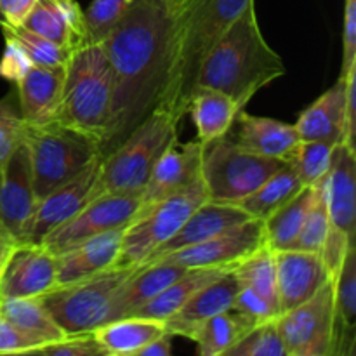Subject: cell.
Wrapping results in <instances>:
<instances>
[{
  "instance_id": "9a60e30c",
  "label": "cell",
  "mask_w": 356,
  "mask_h": 356,
  "mask_svg": "<svg viewBox=\"0 0 356 356\" xmlns=\"http://www.w3.org/2000/svg\"><path fill=\"white\" fill-rule=\"evenodd\" d=\"M56 287V254L44 243L19 242L0 270V299L40 298Z\"/></svg>"
},
{
  "instance_id": "4dcf8cb0",
  "label": "cell",
  "mask_w": 356,
  "mask_h": 356,
  "mask_svg": "<svg viewBox=\"0 0 356 356\" xmlns=\"http://www.w3.org/2000/svg\"><path fill=\"white\" fill-rule=\"evenodd\" d=\"M0 315L28 337L37 341L40 348L66 336L47 308L42 305L40 298L0 299Z\"/></svg>"
},
{
  "instance_id": "816d5d0a",
  "label": "cell",
  "mask_w": 356,
  "mask_h": 356,
  "mask_svg": "<svg viewBox=\"0 0 356 356\" xmlns=\"http://www.w3.org/2000/svg\"><path fill=\"white\" fill-rule=\"evenodd\" d=\"M3 26H6V21H3L2 13H0V28H3Z\"/></svg>"
},
{
  "instance_id": "4316f807",
  "label": "cell",
  "mask_w": 356,
  "mask_h": 356,
  "mask_svg": "<svg viewBox=\"0 0 356 356\" xmlns=\"http://www.w3.org/2000/svg\"><path fill=\"white\" fill-rule=\"evenodd\" d=\"M165 322L145 316H124L92 330L104 356H138L153 339L165 334Z\"/></svg>"
},
{
  "instance_id": "8992f818",
  "label": "cell",
  "mask_w": 356,
  "mask_h": 356,
  "mask_svg": "<svg viewBox=\"0 0 356 356\" xmlns=\"http://www.w3.org/2000/svg\"><path fill=\"white\" fill-rule=\"evenodd\" d=\"M24 145L30 156L37 202L103 156L101 146L94 139L58 122L26 125Z\"/></svg>"
},
{
  "instance_id": "8fae6325",
  "label": "cell",
  "mask_w": 356,
  "mask_h": 356,
  "mask_svg": "<svg viewBox=\"0 0 356 356\" xmlns=\"http://www.w3.org/2000/svg\"><path fill=\"white\" fill-rule=\"evenodd\" d=\"M356 65L339 76L296 120L301 141H330L355 148Z\"/></svg>"
},
{
  "instance_id": "ba28073f",
  "label": "cell",
  "mask_w": 356,
  "mask_h": 356,
  "mask_svg": "<svg viewBox=\"0 0 356 356\" xmlns=\"http://www.w3.org/2000/svg\"><path fill=\"white\" fill-rule=\"evenodd\" d=\"M136 268L113 266L72 284L56 285L40 296V301L66 336L92 332L106 323L115 294Z\"/></svg>"
},
{
  "instance_id": "6da1fadb",
  "label": "cell",
  "mask_w": 356,
  "mask_h": 356,
  "mask_svg": "<svg viewBox=\"0 0 356 356\" xmlns=\"http://www.w3.org/2000/svg\"><path fill=\"white\" fill-rule=\"evenodd\" d=\"M181 0H134L103 42L113 79L111 118L101 152L117 148L156 108Z\"/></svg>"
},
{
  "instance_id": "2e32d148",
  "label": "cell",
  "mask_w": 356,
  "mask_h": 356,
  "mask_svg": "<svg viewBox=\"0 0 356 356\" xmlns=\"http://www.w3.org/2000/svg\"><path fill=\"white\" fill-rule=\"evenodd\" d=\"M37 207L30 156L24 139L0 163V225L21 240L24 226Z\"/></svg>"
},
{
  "instance_id": "1f68e13d",
  "label": "cell",
  "mask_w": 356,
  "mask_h": 356,
  "mask_svg": "<svg viewBox=\"0 0 356 356\" xmlns=\"http://www.w3.org/2000/svg\"><path fill=\"white\" fill-rule=\"evenodd\" d=\"M302 188H305V184L301 183L294 167L287 163L236 205L249 218L266 221L275 211H278L282 205L287 204Z\"/></svg>"
},
{
  "instance_id": "5bb4252c",
  "label": "cell",
  "mask_w": 356,
  "mask_h": 356,
  "mask_svg": "<svg viewBox=\"0 0 356 356\" xmlns=\"http://www.w3.org/2000/svg\"><path fill=\"white\" fill-rule=\"evenodd\" d=\"M263 245H266L264 221L250 218L233 228L211 236L205 242L176 250L160 261L176 263L184 268H235L240 261H243Z\"/></svg>"
},
{
  "instance_id": "7c38bea8",
  "label": "cell",
  "mask_w": 356,
  "mask_h": 356,
  "mask_svg": "<svg viewBox=\"0 0 356 356\" xmlns=\"http://www.w3.org/2000/svg\"><path fill=\"white\" fill-rule=\"evenodd\" d=\"M141 209V193L103 191L90 200L79 214L49 233L42 243L52 254H61L83 240L127 226Z\"/></svg>"
},
{
  "instance_id": "7bdbcfd3",
  "label": "cell",
  "mask_w": 356,
  "mask_h": 356,
  "mask_svg": "<svg viewBox=\"0 0 356 356\" xmlns=\"http://www.w3.org/2000/svg\"><path fill=\"white\" fill-rule=\"evenodd\" d=\"M236 315L242 316L245 322H249L250 325L256 327L259 323L268 322V320L277 318L278 313L264 301L261 296H257L256 292L250 291L249 287H242L240 285L238 292L235 296V301H233L232 308Z\"/></svg>"
},
{
  "instance_id": "e575fe53",
  "label": "cell",
  "mask_w": 356,
  "mask_h": 356,
  "mask_svg": "<svg viewBox=\"0 0 356 356\" xmlns=\"http://www.w3.org/2000/svg\"><path fill=\"white\" fill-rule=\"evenodd\" d=\"M250 329L254 327L249 322L226 309L204 323L193 343L200 356H225Z\"/></svg>"
},
{
  "instance_id": "7402d4cb",
  "label": "cell",
  "mask_w": 356,
  "mask_h": 356,
  "mask_svg": "<svg viewBox=\"0 0 356 356\" xmlns=\"http://www.w3.org/2000/svg\"><path fill=\"white\" fill-rule=\"evenodd\" d=\"M247 219L250 218L238 205L216 204V202L207 200L184 221V225L177 229V233L172 238L167 240L155 252L149 254L141 266L156 263L162 257L169 256V254L176 252V250L184 249V247H191L200 242H205L211 236L218 235V233L225 232V229L233 228V226L240 225V222L247 221Z\"/></svg>"
},
{
  "instance_id": "3957f363",
  "label": "cell",
  "mask_w": 356,
  "mask_h": 356,
  "mask_svg": "<svg viewBox=\"0 0 356 356\" xmlns=\"http://www.w3.org/2000/svg\"><path fill=\"white\" fill-rule=\"evenodd\" d=\"M285 72L284 59L263 37L252 2L209 52L198 72L197 87L219 90L245 110L261 89Z\"/></svg>"
},
{
  "instance_id": "8d00e7d4",
  "label": "cell",
  "mask_w": 356,
  "mask_h": 356,
  "mask_svg": "<svg viewBox=\"0 0 356 356\" xmlns=\"http://www.w3.org/2000/svg\"><path fill=\"white\" fill-rule=\"evenodd\" d=\"M323 181L322 183L315 184V200H313L312 207H309L308 214H306L302 228L301 232H299V236L294 242V245H292V249L308 250V252H320L323 243H325V238L327 235H329L332 225H330V216L329 207H327Z\"/></svg>"
},
{
  "instance_id": "d6a6232c",
  "label": "cell",
  "mask_w": 356,
  "mask_h": 356,
  "mask_svg": "<svg viewBox=\"0 0 356 356\" xmlns=\"http://www.w3.org/2000/svg\"><path fill=\"white\" fill-rule=\"evenodd\" d=\"M316 188L305 186L296 197H292L287 204L275 211L264 221V233H266V245L273 250L292 249L298 240L299 232L302 228L306 214L315 200Z\"/></svg>"
},
{
  "instance_id": "d4e9b609",
  "label": "cell",
  "mask_w": 356,
  "mask_h": 356,
  "mask_svg": "<svg viewBox=\"0 0 356 356\" xmlns=\"http://www.w3.org/2000/svg\"><path fill=\"white\" fill-rule=\"evenodd\" d=\"M23 26L68 51L87 42L83 9L76 0H37Z\"/></svg>"
},
{
  "instance_id": "5b68a950",
  "label": "cell",
  "mask_w": 356,
  "mask_h": 356,
  "mask_svg": "<svg viewBox=\"0 0 356 356\" xmlns=\"http://www.w3.org/2000/svg\"><path fill=\"white\" fill-rule=\"evenodd\" d=\"M177 125L169 113L153 110L115 149L101 159V184L111 193H143L152 170L177 141Z\"/></svg>"
},
{
  "instance_id": "ab89813d",
  "label": "cell",
  "mask_w": 356,
  "mask_h": 356,
  "mask_svg": "<svg viewBox=\"0 0 356 356\" xmlns=\"http://www.w3.org/2000/svg\"><path fill=\"white\" fill-rule=\"evenodd\" d=\"M24 124L21 117L17 94L9 92L0 99V163L9 159L10 153L23 143Z\"/></svg>"
},
{
  "instance_id": "9c48e42d",
  "label": "cell",
  "mask_w": 356,
  "mask_h": 356,
  "mask_svg": "<svg viewBox=\"0 0 356 356\" xmlns=\"http://www.w3.org/2000/svg\"><path fill=\"white\" fill-rule=\"evenodd\" d=\"M207 200L200 176L184 190L141 209L125 226L115 266H141L146 257L172 238L184 221Z\"/></svg>"
},
{
  "instance_id": "f1b7e54d",
  "label": "cell",
  "mask_w": 356,
  "mask_h": 356,
  "mask_svg": "<svg viewBox=\"0 0 356 356\" xmlns=\"http://www.w3.org/2000/svg\"><path fill=\"white\" fill-rule=\"evenodd\" d=\"M238 111V104L226 94L209 87H197L188 108L197 127V141L205 145L228 134Z\"/></svg>"
},
{
  "instance_id": "e0dca14e",
  "label": "cell",
  "mask_w": 356,
  "mask_h": 356,
  "mask_svg": "<svg viewBox=\"0 0 356 356\" xmlns=\"http://www.w3.org/2000/svg\"><path fill=\"white\" fill-rule=\"evenodd\" d=\"M275 263L280 315L308 301L327 282L332 280L320 252L298 249L275 250Z\"/></svg>"
},
{
  "instance_id": "f907efd6",
  "label": "cell",
  "mask_w": 356,
  "mask_h": 356,
  "mask_svg": "<svg viewBox=\"0 0 356 356\" xmlns=\"http://www.w3.org/2000/svg\"><path fill=\"white\" fill-rule=\"evenodd\" d=\"M16 243H17L16 236L10 235V233L0 225V270H2L3 263H6V259L9 257L10 250H13V247L16 245Z\"/></svg>"
},
{
  "instance_id": "52a82bcc",
  "label": "cell",
  "mask_w": 356,
  "mask_h": 356,
  "mask_svg": "<svg viewBox=\"0 0 356 356\" xmlns=\"http://www.w3.org/2000/svg\"><path fill=\"white\" fill-rule=\"evenodd\" d=\"M284 165L282 160L247 152L228 134L202 145L200 176L209 202L216 204L236 205Z\"/></svg>"
},
{
  "instance_id": "603a6c76",
  "label": "cell",
  "mask_w": 356,
  "mask_h": 356,
  "mask_svg": "<svg viewBox=\"0 0 356 356\" xmlns=\"http://www.w3.org/2000/svg\"><path fill=\"white\" fill-rule=\"evenodd\" d=\"M330 225L337 232L355 240L356 221V152L346 145H337L332 165L323 181Z\"/></svg>"
},
{
  "instance_id": "ffe728a7",
  "label": "cell",
  "mask_w": 356,
  "mask_h": 356,
  "mask_svg": "<svg viewBox=\"0 0 356 356\" xmlns=\"http://www.w3.org/2000/svg\"><path fill=\"white\" fill-rule=\"evenodd\" d=\"M238 289L235 271H226L218 280L191 296L172 316H169L165 320V330L172 336L195 341L207 320L232 308Z\"/></svg>"
},
{
  "instance_id": "4fadbf2b",
  "label": "cell",
  "mask_w": 356,
  "mask_h": 356,
  "mask_svg": "<svg viewBox=\"0 0 356 356\" xmlns=\"http://www.w3.org/2000/svg\"><path fill=\"white\" fill-rule=\"evenodd\" d=\"M103 159V156H101ZM101 159L80 170L75 177L52 190L37 202L30 221L24 226L19 242L42 243V240L58 226L79 214L90 200L103 193L101 184Z\"/></svg>"
},
{
  "instance_id": "c3c4849f",
  "label": "cell",
  "mask_w": 356,
  "mask_h": 356,
  "mask_svg": "<svg viewBox=\"0 0 356 356\" xmlns=\"http://www.w3.org/2000/svg\"><path fill=\"white\" fill-rule=\"evenodd\" d=\"M35 3L37 0H0V13L6 21L3 28L23 26Z\"/></svg>"
},
{
  "instance_id": "f35d334b",
  "label": "cell",
  "mask_w": 356,
  "mask_h": 356,
  "mask_svg": "<svg viewBox=\"0 0 356 356\" xmlns=\"http://www.w3.org/2000/svg\"><path fill=\"white\" fill-rule=\"evenodd\" d=\"M225 356H287L277 318L250 329Z\"/></svg>"
},
{
  "instance_id": "f6af8a7d",
  "label": "cell",
  "mask_w": 356,
  "mask_h": 356,
  "mask_svg": "<svg viewBox=\"0 0 356 356\" xmlns=\"http://www.w3.org/2000/svg\"><path fill=\"white\" fill-rule=\"evenodd\" d=\"M40 348L37 341L21 332L16 325L0 315V356L33 355Z\"/></svg>"
},
{
  "instance_id": "74e56055",
  "label": "cell",
  "mask_w": 356,
  "mask_h": 356,
  "mask_svg": "<svg viewBox=\"0 0 356 356\" xmlns=\"http://www.w3.org/2000/svg\"><path fill=\"white\" fill-rule=\"evenodd\" d=\"M132 2L134 0H92L89 7L83 10L87 42L103 44L131 9Z\"/></svg>"
},
{
  "instance_id": "f546056e",
  "label": "cell",
  "mask_w": 356,
  "mask_h": 356,
  "mask_svg": "<svg viewBox=\"0 0 356 356\" xmlns=\"http://www.w3.org/2000/svg\"><path fill=\"white\" fill-rule=\"evenodd\" d=\"M235 268L229 266H207V268H188L184 275H181L176 282L163 289L156 298L146 302L139 309H136L132 315L134 316H145V318H155L163 320L165 322L169 316H172L191 296L197 294L200 289L207 287L214 280H218L221 275L226 271H232ZM131 315V316H132Z\"/></svg>"
},
{
  "instance_id": "277c9868",
  "label": "cell",
  "mask_w": 356,
  "mask_h": 356,
  "mask_svg": "<svg viewBox=\"0 0 356 356\" xmlns=\"http://www.w3.org/2000/svg\"><path fill=\"white\" fill-rule=\"evenodd\" d=\"M111 99L113 79L106 51L99 42H86L72 51L66 61L56 122L103 146L110 127Z\"/></svg>"
},
{
  "instance_id": "83f0119b",
  "label": "cell",
  "mask_w": 356,
  "mask_h": 356,
  "mask_svg": "<svg viewBox=\"0 0 356 356\" xmlns=\"http://www.w3.org/2000/svg\"><path fill=\"white\" fill-rule=\"evenodd\" d=\"M336 336L332 356L353 355L356 325V247H351L334 277Z\"/></svg>"
},
{
  "instance_id": "484cf974",
  "label": "cell",
  "mask_w": 356,
  "mask_h": 356,
  "mask_svg": "<svg viewBox=\"0 0 356 356\" xmlns=\"http://www.w3.org/2000/svg\"><path fill=\"white\" fill-rule=\"evenodd\" d=\"M186 271L188 268L167 261L138 266L115 294L106 322L131 316L136 309L156 298L163 289L169 287Z\"/></svg>"
},
{
  "instance_id": "bcb514c9",
  "label": "cell",
  "mask_w": 356,
  "mask_h": 356,
  "mask_svg": "<svg viewBox=\"0 0 356 356\" xmlns=\"http://www.w3.org/2000/svg\"><path fill=\"white\" fill-rule=\"evenodd\" d=\"M355 247V240L344 235L343 232H337L336 228H330L329 235H327L325 243H323L320 256H322L323 263H325L327 270H329L330 277H336L339 271L341 264H343L344 257H346L348 250Z\"/></svg>"
},
{
  "instance_id": "cb8c5ba5",
  "label": "cell",
  "mask_w": 356,
  "mask_h": 356,
  "mask_svg": "<svg viewBox=\"0 0 356 356\" xmlns=\"http://www.w3.org/2000/svg\"><path fill=\"white\" fill-rule=\"evenodd\" d=\"M124 228L83 240L79 245L56 256V285L72 284L117 264Z\"/></svg>"
},
{
  "instance_id": "44dd1931",
  "label": "cell",
  "mask_w": 356,
  "mask_h": 356,
  "mask_svg": "<svg viewBox=\"0 0 356 356\" xmlns=\"http://www.w3.org/2000/svg\"><path fill=\"white\" fill-rule=\"evenodd\" d=\"M66 65L37 66L16 83L17 104L26 125H45L56 122L65 86Z\"/></svg>"
},
{
  "instance_id": "d590c367",
  "label": "cell",
  "mask_w": 356,
  "mask_h": 356,
  "mask_svg": "<svg viewBox=\"0 0 356 356\" xmlns=\"http://www.w3.org/2000/svg\"><path fill=\"white\" fill-rule=\"evenodd\" d=\"M336 146V143L330 141H301L291 165L305 186H315L325 179Z\"/></svg>"
},
{
  "instance_id": "681fc988",
  "label": "cell",
  "mask_w": 356,
  "mask_h": 356,
  "mask_svg": "<svg viewBox=\"0 0 356 356\" xmlns=\"http://www.w3.org/2000/svg\"><path fill=\"white\" fill-rule=\"evenodd\" d=\"M172 334L165 332L160 337L153 339L152 343L146 344L138 356H170L172 353Z\"/></svg>"
},
{
  "instance_id": "ac0fdd59",
  "label": "cell",
  "mask_w": 356,
  "mask_h": 356,
  "mask_svg": "<svg viewBox=\"0 0 356 356\" xmlns=\"http://www.w3.org/2000/svg\"><path fill=\"white\" fill-rule=\"evenodd\" d=\"M200 169L202 143L197 139L190 143L174 141L153 167L152 176L141 193V209L190 186L200 177Z\"/></svg>"
},
{
  "instance_id": "60d3db41",
  "label": "cell",
  "mask_w": 356,
  "mask_h": 356,
  "mask_svg": "<svg viewBox=\"0 0 356 356\" xmlns=\"http://www.w3.org/2000/svg\"><path fill=\"white\" fill-rule=\"evenodd\" d=\"M2 30H7L9 33H13L24 45V49L30 54L31 61L37 66H63L66 65L70 54H72V51H68V49L54 44L49 38L33 33V31H30L24 26L2 28Z\"/></svg>"
},
{
  "instance_id": "ee69618b",
  "label": "cell",
  "mask_w": 356,
  "mask_h": 356,
  "mask_svg": "<svg viewBox=\"0 0 356 356\" xmlns=\"http://www.w3.org/2000/svg\"><path fill=\"white\" fill-rule=\"evenodd\" d=\"M35 355H47V356H104L101 348L97 346L92 332L72 334L65 336L56 343L45 344L38 348Z\"/></svg>"
},
{
  "instance_id": "b9f144b4",
  "label": "cell",
  "mask_w": 356,
  "mask_h": 356,
  "mask_svg": "<svg viewBox=\"0 0 356 356\" xmlns=\"http://www.w3.org/2000/svg\"><path fill=\"white\" fill-rule=\"evenodd\" d=\"M2 31L6 38H3V52L0 58V76L16 86L30 72L33 61L24 45L13 33H9L7 30Z\"/></svg>"
},
{
  "instance_id": "7dc6e473",
  "label": "cell",
  "mask_w": 356,
  "mask_h": 356,
  "mask_svg": "<svg viewBox=\"0 0 356 356\" xmlns=\"http://www.w3.org/2000/svg\"><path fill=\"white\" fill-rule=\"evenodd\" d=\"M356 65V0H344L343 24V66L341 76Z\"/></svg>"
},
{
  "instance_id": "7a4b0ae2",
  "label": "cell",
  "mask_w": 356,
  "mask_h": 356,
  "mask_svg": "<svg viewBox=\"0 0 356 356\" xmlns=\"http://www.w3.org/2000/svg\"><path fill=\"white\" fill-rule=\"evenodd\" d=\"M254 0H181L170 35L165 79L155 110L174 120L188 113L197 76L209 52Z\"/></svg>"
},
{
  "instance_id": "836d02e7",
  "label": "cell",
  "mask_w": 356,
  "mask_h": 356,
  "mask_svg": "<svg viewBox=\"0 0 356 356\" xmlns=\"http://www.w3.org/2000/svg\"><path fill=\"white\" fill-rule=\"evenodd\" d=\"M235 277L242 287H249L264 299L275 312L278 309V287H277V263L275 250L268 245L259 247L256 252L247 256L235 266Z\"/></svg>"
},
{
  "instance_id": "30bf717a",
  "label": "cell",
  "mask_w": 356,
  "mask_h": 356,
  "mask_svg": "<svg viewBox=\"0 0 356 356\" xmlns=\"http://www.w3.org/2000/svg\"><path fill=\"white\" fill-rule=\"evenodd\" d=\"M287 356H332L336 336L334 278L302 305L277 316Z\"/></svg>"
},
{
  "instance_id": "d6986e66",
  "label": "cell",
  "mask_w": 356,
  "mask_h": 356,
  "mask_svg": "<svg viewBox=\"0 0 356 356\" xmlns=\"http://www.w3.org/2000/svg\"><path fill=\"white\" fill-rule=\"evenodd\" d=\"M233 127H236L235 136H229L236 145L250 153H256L266 159H277L291 165L298 153L301 138L294 124L275 120L268 117L247 113L240 110Z\"/></svg>"
}]
</instances>
